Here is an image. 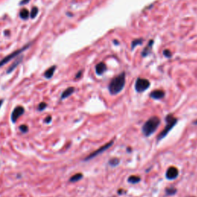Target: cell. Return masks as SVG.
Wrapping results in <instances>:
<instances>
[{"label":"cell","instance_id":"9a60e30c","mask_svg":"<svg viewBox=\"0 0 197 197\" xmlns=\"http://www.w3.org/2000/svg\"><path fill=\"white\" fill-rule=\"evenodd\" d=\"M141 180L140 177L137 176H131L128 178V182L130 183H133V184H136V183H138Z\"/></svg>","mask_w":197,"mask_h":197},{"label":"cell","instance_id":"8992f818","mask_svg":"<svg viewBox=\"0 0 197 197\" xmlns=\"http://www.w3.org/2000/svg\"><path fill=\"white\" fill-rule=\"evenodd\" d=\"M113 143H114V141H113V140H112V141H110L109 143H106V145H104V146H103L102 147H100V149H96V150L94 151V152H93V153H91L89 155H88V156H87L86 158V159H84V160H85V161L90 160V159H93V158H95V157L97 156L98 155H100V154H101V153H103V152H104L106 150V149H108L109 148H110L111 146H112Z\"/></svg>","mask_w":197,"mask_h":197},{"label":"cell","instance_id":"7402d4cb","mask_svg":"<svg viewBox=\"0 0 197 197\" xmlns=\"http://www.w3.org/2000/svg\"><path fill=\"white\" fill-rule=\"evenodd\" d=\"M167 195H174L176 192V189H174V188H169L166 190Z\"/></svg>","mask_w":197,"mask_h":197},{"label":"cell","instance_id":"277c9868","mask_svg":"<svg viewBox=\"0 0 197 197\" xmlns=\"http://www.w3.org/2000/svg\"><path fill=\"white\" fill-rule=\"evenodd\" d=\"M149 86H150V82L148 79L142 78H139L136 79L135 89L138 93H143V92L146 91L147 89H149Z\"/></svg>","mask_w":197,"mask_h":197},{"label":"cell","instance_id":"7a4b0ae2","mask_svg":"<svg viewBox=\"0 0 197 197\" xmlns=\"http://www.w3.org/2000/svg\"><path fill=\"white\" fill-rule=\"evenodd\" d=\"M160 124V119L157 116H152L149 118L145 124L143 125V133L144 136H149L152 134H153L157 130L158 126Z\"/></svg>","mask_w":197,"mask_h":197},{"label":"cell","instance_id":"7c38bea8","mask_svg":"<svg viewBox=\"0 0 197 197\" xmlns=\"http://www.w3.org/2000/svg\"><path fill=\"white\" fill-rule=\"evenodd\" d=\"M22 60H23V56H21L19 58V59H17V60H16V62H14V63H13V65H12L9 68V69L7 70V73H10V72H13V71L14 70V69H16V68L17 67L19 64H20V63H21Z\"/></svg>","mask_w":197,"mask_h":197},{"label":"cell","instance_id":"ba28073f","mask_svg":"<svg viewBox=\"0 0 197 197\" xmlns=\"http://www.w3.org/2000/svg\"><path fill=\"white\" fill-rule=\"evenodd\" d=\"M179 176V170L176 167L171 166L167 170L166 173V177L168 180H173L176 179Z\"/></svg>","mask_w":197,"mask_h":197},{"label":"cell","instance_id":"e0dca14e","mask_svg":"<svg viewBox=\"0 0 197 197\" xmlns=\"http://www.w3.org/2000/svg\"><path fill=\"white\" fill-rule=\"evenodd\" d=\"M109 164L111 166H116L119 164V159H117V158H112L109 160Z\"/></svg>","mask_w":197,"mask_h":197},{"label":"cell","instance_id":"5bb4252c","mask_svg":"<svg viewBox=\"0 0 197 197\" xmlns=\"http://www.w3.org/2000/svg\"><path fill=\"white\" fill-rule=\"evenodd\" d=\"M82 177H83V175L82 173H76L74 176H72L70 179H69V181L71 183H75V182L79 181L80 180H82Z\"/></svg>","mask_w":197,"mask_h":197},{"label":"cell","instance_id":"9c48e42d","mask_svg":"<svg viewBox=\"0 0 197 197\" xmlns=\"http://www.w3.org/2000/svg\"><path fill=\"white\" fill-rule=\"evenodd\" d=\"M149 96H150L151 98L154 99V100H161V99H162V98L164 97V96H165V93H164V91H162V90L157 89L152 91Z\"/></svg>","mask_w":197,"mask_h":197},{"label":"cell","instance_id":"4fadbf2b","mask_svg":"<svg viewBox=\"0 0 197 197\" xmlns=\"http://www.w3.org/2000/svg\"><path fill=\"white\" fill-rule=\"evenodd\" d=\"M56 66H52V67L49 68V69L46 71L45 73H44V76H45L46 78H51L52 77H53V74H54L55 71H56Z\"/></svg>","mask_w":197,"mask_h":197},{"label":"cell","instance_id":"484cf974","mask_svg":"<svg viewBox=\"0 0 197 197\" xmlns=\"http://www.w3.org/2000/svg\"><path fill=\"white\" fill-rule=\"evenodd\" d=\"M30 0H23L21 2H20V5H24V4H27L28 2H29Z\"/></svg>","mask_w":197,"mask_h":197},{"label":"cell","instance_id":"cb8c5ba5","mask_svg":"<svg viewBox=\"0 0 197 197\" xmlns=\"http://www.w3.org/2000/svg\"><path fill=\"white\" fill-rule=\"evenodd\" d=\"M163 55L165 56H166V57H168V58H170V57H171L172 56V53H171V52L170 51V50H164L163 51Z\"/></svg>","mask_w":197,"mask_h":197},{"label":"cell","instance_id":"5b68a950","mask_svg":"<svg viewBox=\"0 0 197 197\" xmlns=\"http://www.w3.org/2000/svg\"><path fill=\"white\" fill-rule=\"evenodd\" d=\"M29 46H30V44H28V45L26 46L23 47V48L20 49H19V50H17V51L13 52V53H11L10 55L7 56L6 57H5L4 59H2V60H1V61H0V67H1V66H4L5 64H6V63H9V62L10 60H12L13 59H14V58L16 57V56H19V55L21 54V53H23V51H25L26 49H27L29 48Z\"/></svg>","mask_w":197,"mask_h":197},{"label":"cell","instance_id":"44dd1931","mask_svg":"<svg viewBox=\"0 0 197 197\" xmlns=\"http://www.w3.org/2000/svg\"><path fill=\"white\" fill-rule=\"evenodd\" d=\"M19 130L23 133H26L29 131V127L26 125H21L19 126Z\"/></svg>","mask_w":197,"mask_h":197},{"label":"cell","instance_id":"30bf717a","mask_svg":"<svg viewBox=\"0 0 197 197\" xmlns=\"http://www.w3.org/2000/svg\"><path fill=\"white\" fill-rule=\"evenodd\" d=\"M106 69H107V68H106V64L103 63H99V64L96 65V74L99 75H103V74L106 72Z\"/></svg>","mask_w":197,"mask_h":197},{"label":"cell","instance_id":"52a82bcc","mask_svg":"<svg viewBox=\"0 0 197 197\" xmlns=\"http://www.w3.org/2000/svg\"><path fill=\"white\" fill-rule=\"evenodd\" d=\"M24 112H25V109L23 107V106H16V107L13 109V112H12V115H11L12 122H13V123H15L19 117L22 116V115H23Z\"/></svg>","mask_w":197,"mask_h":197},{"label":"cell","instance_id":"d4e9b609","mask_svg":"<svg viewBox=\"0 0 197 197\" xmlns=\"http://www.w3.org/2000/svg\"><path fill=\"white\" fill-rule=\"evenodd\" d=\"M51 121H52L51 115H48V116L46 117L45 119H44V122H45L46 123H49V122H51Z\"/></svg>","mask_w":197,"mask_h":197},{"label":"cell","instance_id":"f1b7e54d","mask_svg":"<svg viewBox=\"0 0 197 197\" xmlns=\"http://www.w3.org/2000/svg\"><path fill=\"white\" fill-rule=\"evenodd\" d=\"M194 123L196 124V125H197V120H195V122H194Z\"/></svg>","mask_w":197,"mask_h":197},{"label":"cell","instance_id":"6da1fadb","mask_svg":"<svg viewBox=\"0 0 197 197\" xmlns=\"http://www.w3.org/2000/svg\"><path fill=\"white\" fill-rule=\"evenodd\" d=\"M126 84V75L124 72L119 74L111 81L109 85V91L110 94L116 95L123 89Z\"/></svg>","mask_w":197,"mask_h":197},{"label":"cell","instance_id":"d6986e66","mask_svg":"<svg viewBox=\"0 0 197 197\" xmlns=\"http://www.w3.org/2000/svg\"><path fill=\"white\" fill-rule=\"evenodd\" d=\"M46 107H47L46 103H44V102H42V103H40L39 104H38V111H43Z\"/></svg>","mask_w":197,"mask_h":197},{"label":"cell","instance_id":"603a6c76","mask_svg":"<svg viewBox=\"0 0 197 197\" xmlns=\"http://www.w3.org/2000/svg\"><path fill=\"white\" fill-rule=\"evenodd\" d=\"M152 43H153V41H150V42H149V46H148L147 47H146V49H145L144 50V52H143V56H146V55H147L148 54V50H149V48H150V46H152Z\"/></svg>","mask_w":197,"mask_h":197},{"label":"cell","instance_id":"4316f807","mask_svg":"<svg viewBox=\"0 0 197 197\" xmlns=\"http://www.w3.org/2000/svg\"><path fill=\"white\" fill-rule=\"evenodd\" d=\"M81 74H82V72H78V73L76 75V76H75V78H79V77L81 76Z\"/></svg>","mask_w":197,"mask_h":197},{"label":"cell","instance_id":"ac0fdd59","mask_svg":"<svg viewBox=\"0 0 197 197\" xmlns=\"http://www.w3.org/2000/svg\"><path fill=\"white\" fill-rule=\"evenodd\" d=\"M38 8H37V7H33V8L32 9V10H31V13H30L31 19H35V16H36L37 14H38Z\"/></svg>","mask_w":197,"mask_h":197},{"label":"cell","instance_id":"ffe728a7","mask_svg":"<svg viewBox=\"0 0 197 197\" xmlns=\"http://www.w3.org/2000/svg\"><path fill=\"white\" fill-rule=\"evenodd\" d=\"M142 42H143V39L142 38H140V39H136V40L133 41V42H132V49H134L135 46L137 45H139V44H142Z\"/></svg>","mask_w":197,"mask_h":197},{"label":"cell","instance_id":"8fae6325","mask_svg":"<svg viewBox=\"0 0 197 197\" xmlns=\"http://www.w3.org/2000/svg\"><path fill=\"white\" fill-rule=\"evenodd\" d=\"M75 92V88L74 87H69L66 89L65 91H63V93L61 95V99L62 100H65L66 98H68L69 96H70L72 93Z\"/></svg>","mask_w":197,"mask_h":197},{"label":"cell","instance_id":"2e32d148","mask_svg":"<svg viewBox=\"0 0 197 197\" xmlns=\"http://www.w3.org/2000/svg\"><path fill=\"white\" fill-rule=\"evenodd\" d=\"M19 16H20V18L23 19H27L29 16V13L26 9H23L20 11V13H19Z\"/></svg>","mask_w":197,"mask_h":197},{"label":"cell","instance_id":"83f0119b","mask_svg":"<svg viewBox=\"0 0 197 197\" xmlns=\"http://www.w3.org/2000/svg\"><path fill=\"white\" fill-rule=\"evenodd\" d=\"M2 103H3V100H0V108L2 106Z\"/></svg>","mask_w":197,"mask_h":197},{"label":"cell","instance_id":"3957f363","mask_svg":"<svg viewBox=\"0 0 197 197\" xmlns=\"http://www.w3.org/2000/svg\"><path fill=\"white\" fill-rule=\"evenodd\" d=\"M177 121L178 119L175 118L172 114H169L166 117V127L164 128V130L159 133V135L158 136L157 139L158 140H162L169 133H170V130L174 127V126L177 123Z\"/></svg>","mask_w":197,"mask_h":197}]
</instances>
